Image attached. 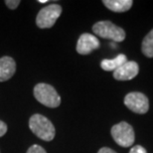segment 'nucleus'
<instances>
[{"label": "nucleus", "instance_id": "nucleus-4", "mask_svg": "<svg viewBox=\"0 0 153 153\" xmlns=\"http://www.w3.org/2000/svg\"><path fill=\"white\" fill-rule=\"evenodd\" d=\"M111 133L114 141L121 147H130L133 145L135 134L132 126L127 122L122 121L114 125Z\"/></svg>", "mask_w": 153, "mask_h": 153}, {"label": "nucleus", "instance_id": "nucleus-11", "mask_svg": "<svg viewBox=\"0 0 153 153\" xmlns=\"http://www.w3.org/2000/svg\"><path fill=\"white\" fill-rule=\"evenodd\" d=\"M127 62V58L125 55L123 54H119L118 56H116L114 59H111V60H102V63H100V67H102V70L105 71H108V72H112V71H115L117 70L119 67H121L123 65L124 63Z\"/></svg>", "mask_w": 153, "mask_h": 153}, {"label": "nucleus", "instance_id": "nucleus-17", "mask_svg": "<svg viewBox=\"0 0 153 153\" xmlns=\"http://www.w3.org/2000/svg\"><path fill=\"white\" fill-rule=\"evenodd\" d=\"M97 153H116V152L114 150H112V149L108 148V147H102V148L100 149Z\"/></svg>", "mask_w": 153, "mask_h": 153}, {"label": "nucleus", "instance_id": "nucleus-7", "mask_svg": "<svg viewBox=\"0 0 153 153\" xmlns=\"http://www.w3.org/2000/svg\"><path fill=\"white\" fill-rule=\"evenodd\" d=\"M138 64L133 61H127L114 72V76L117 81H129L138 75Z\"/></svg>", "mask_w": 153, "mask_h": 153}, {"label": "nucleus", "instance_id": "nucleus-15", "mask_svg": "<svg viewBox=\"0 0 153 153\" xmlns=\"http://www.w3.org/2000/svg\"><path fill=\"white\" fill-rule=\"evenodd\" d=\"M129 153H147V151L141 145H135L130 149Z\"/></svg>", "mask_w": 153, "mask_h": 153}, {"label": "nucleus", "instance_id": "nucleus-18", "mask_svg": "<svg viewBox=\"0 0 153 153\" xmlns=\"http://www.w3.org/2000/svg\"><path fill=\"white\" fill-rule=\"evenodd\" d=\"M47 0H39V3H46Z\"/></svg>", "mask_w": 153, "mask_h": 153}, {"label": "nucleus", "instance_id": "nucleus-16", "mask_svg": "<svg viewBox=\"0 0 153 153\" xmlns=\"http://www.w3.org/2000/svg\"><path fill=\"white\" fill-rule=\"evenodd\" d=\"M6 132H7V125L0 120V137L4 135Z\"/></svg>", "mask_w": 153, "mask_h": 153}, {"label": "nucleus", "instance_id": "nucleus-1", "mask_svg": "<svg viewBox=\"0 0 153 153\" xmlns=\"http://www.w3.org/2000/svg\"><path fill=\"white\" fill-rule=\"evenodd\" d=\"M29 127L36 136L45 141H51L56 134L53 123L46 116L41 114L31 116L29 119Z\"/></svg>", "mask_w": 153, "mask_h": 153}, {"label": "nucleus", "instance_id": "nucleus-10", "mask_svg": "<svg viewBox=\"0 0 153 153\" xmlns=\"http://www.w3.org/2000/svg\"><path fill=\"white\" fill-rule=\"evenodd\" d=\"M102 3L106 8L114 12H125L131 8L133 1L131 0H103Z\"/></svg>", "mask_w": 153, "mask_h": 153}, {"label": "nucleus", "instance_id": "nucleus-5", "mask_svg": "<svg viewBox=\"0 0 153 153\" xmlns=\"http://www.w3.org/2000/svg\"><path fill=\"white\" fill-rule=\"evenodd\" d=\"M62 13V7L58 4H50L39 11L36 18V24L39 28H51L55 25Z\"/></svg>", "mask_w": 153, "mask_h": 153}, {"label": "nucleus", "instance_id": "nucleus-9", "mask_svg": "<svg viewBox=\"0 0 153 153\" xmlns=\"http://www.w3.org/2000/svg\"><path fill=\"white\" fill-rule=\"evenodd\" d=\"M16 71V63L11 57H2L0 59V82L11 79Z\"/></svg>", "mask_w": 153, "mask_h": 153}, {"label": "nucleus", "instance_id": "nucleus-14", "mask_svg": "<svg viewBox=\"0 0 153 153\" xmlns=\"http://www.w3.org/2000/svg\"><path fill=\"white\" fill-rule=\"evenodd\" d=\"M5 4L6 6H7L8 8H10V9H16L18 6H19L20 4V1L19 0H6L5 1Z\"/></svg>", "mask_w": 153, "mask_h": 153}, {"label": "nucleus", "instance_id": "nucleus-8", "mask_svg": "<svg viewBox=\"0 0 153 153\" xmlns=\"http://www.w3.org/2000/svg\"><path fill=\"white\" fill-rule=\"evenodd\" d=\"M100 47V41L96 36L85 33L78 40L76 52L81 55H88Z\"/></svg>", "mask_w": 153, "mask_h": 153}, {"label": "nucleus", "instance_id": "nucleus-6", "mask_svg": "<svg viewBox=\"0 0 153 153\" xmlns=\"http://www.w3.org/2000/svg\"><path fill=\"white\" fill-rule=\"evenodd\" d=\"M124 105L135 114H144L149 109V102L145 94L141 93H129L124 97Z\"/></svg>", "mask_w": 153, "mask_h": 153}, {"label": "nucleus", "instance_id": "nucleus-3", "mask_svg": "<svg viewBox=\"0 0 153 153\" xmlns=\"http://www.w3.org/2000/svg\"><path fill=\"white\" fill-rule=\"evenodd\" d=\"M93 31L97 36L114 42H122L125 39L124 30L114 25L111 21H100L96 23L93 26Z\"/></svg>", "mask_w": 153, "mask_h": 153}, {"label": "nucleus", "instance_id": "nucleus-2", "mask_svg": "<svg viewBox=\"0 0 153 153\" xmlns=\"http://www.w3.org/2000/svg\"><path fill=\"white\" fill-rule=\"evenodd\" d=\"M34 96L40 103L48 108H58L61 105V97L54 87L48 84H38L34 88Z\"/></svg>", "mask_w": 153, "mask_h": 153}, {"label": "nucleus", "instance_id": "nucleus-12", "mask_svg": "<svg viewBox=\"0 0 153 153\" xmlns=\"http://www.w3.org/2000/svg\"><path fill=\"white\" fill-rule=\"evenodd\" d=\"M141 50L146 57L153 58V29L143 39Z\"/></svg>", "mask_w": 153, "mask_h": 153}, {"label": "nucleus", "instance_id": "nucleus-13", "mask_svg": "<svg viewBox=\"0 0 153 153\" xmlns=\"http://www.w3.org/2000/svg\"><path fill=\"white\" fill-rule=\"evenodd\" d=\"M27 153H47V152L45 151V149L43 148L42 146L35 144V145H32L31 147L28 149Z\"/></svg>", "mask_w": 153, "mask_h": 153}]
</instances>
